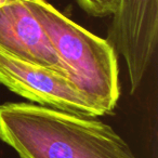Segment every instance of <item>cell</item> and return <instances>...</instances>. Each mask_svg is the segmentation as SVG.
<instances>
[{
  "label": "cell",
  "instance_id": "1",
  "mask_svg": "<svg viewBox=\"0 0 158 158\" xmlns=\"http://www.w3.org/2000/svg\"><path fill=\"white\" fill-rule=\"evenodd\" d=\"M0 140L21 158H138L98 117L28 102L0 105Z\"/></svg>",
  "mask_w": 158,
  "mask_h": 158
},
{
  "label": "cell",
  "instance_id": "4",
  "mask_svg": "<svg viewBox=\"0 0 158 158\" xmlns=\"http://www.w3.org/2000/svg\"><path fill=\"white\" fill-rule=\"evenodd\" d=\"M0 49L70 78L67 66L55 52L44 27L25 0L0 8Z\"/></svg>",
  "mask_w": 158,
  "mask_h": 158
},
{
  "label": "cell",
  "instance_id": "2",
  "mask_svg": "<svg viewBox=\"0 0 158 158\" xmlns=\"http://www.w3.org/2000/svg\"><path fill=\"white\" fill-rule=\"evenodd\" d=\"M59 57L68 68L75 86L106 115L120 97L118 55L108 39L94 35L47 0H25Z\"/></svg>",
  "mask_w": 158,
  "mask_h": 158
},
{
  "label": "cell",
  "instance_id": "5",
  "mask_svg": "<svg viewBox=\"0 0 158 158\" xmlns=\"http://www.w3.org/2000/svg\"><path fill=\"white\" fill-rule=\"evenodd\" d=\"M77 3L93 18H106L114 13L117 0H77Z\"/></svg>",
  "mask_w": 158,
  "mask_h": 158
},
{
  "label": "cell",
  "instance_id": "6",
  "mask_svg": "<svg viewBox=\"0 0 158 158\" xmlns=\"http://www.w3.org/2000/svg\"><path fill=\"white\" fill-rule=\"evenodd\" d=\"M18 1H22V0H0V8H2L8 5H12V3L18 2Z\"/></svg>",
  "mask_w": 158,
  "mask_h": 158
},
{
  "label": "cell",
  "instance_id": "3",
  "mask_svg": "<svg viewBox=\"0 0 158 158\" xmlns=\"http://www.w3.org/2000/svg\"><path fill=\"white\" fill-rule=\"evenodd\" d=\"M0 84L38 105L89 117L106 115L67 75L19 59L1 49Z\"/></svg>",
  "mask_w": 158,
  "mask_h": 158
}]
</instances>
